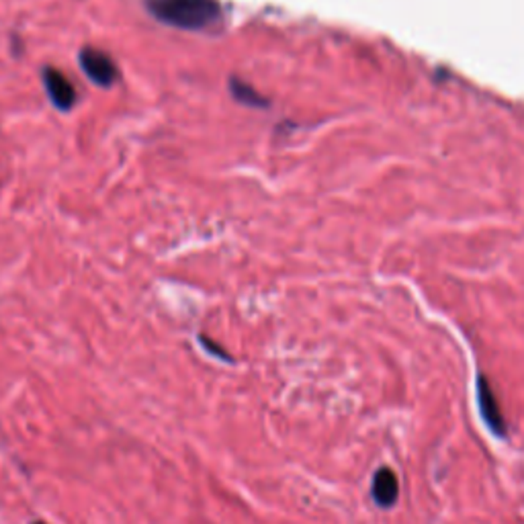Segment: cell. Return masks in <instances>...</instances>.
Returning a JSON list of instances; mask_svg holds the SVG:
<instances>
[{
  "instance_id": "1",
  "label": "cell",
  "mask_w": 524,
  "mask_h": 524,
  "mask_svg": "<svg viewBox=\"0 0 524 524\" xmlns=\"http://www.w3.org/2000/svg\"><path fill=\"white\" fill-rule=\"evenodd\" d=\"M147 13L168 27L205 31L221 19L219 0H144Z\"/></svg>"
},
{
  "instance_id": "2",
  "label": "cell",
  "mask_w": 524,
  "mask_h": 524,
  "mask_svg": "<svg viewBox=\"0 0 524 524\" xmlns=\"http://www.w3.org/2000/svg\"><path fill=\"white\" fill-rule=\"evenodd\" d=\"M475 398H478V408L483 424L488 426V430L498 438H506L508 424L499 408V401L494 393V388L488 381L486 375L478 377V385H475Z\"/></svg>"
},
{
  "instance_id": "3",
  "label": "cell",
  "mask_w": 524,
  "mask_h": 524,
  "mask_svg": "<svg viewBox=\"0 0 524 524\" xmlns=\"http://www.w3.org/2000/svg\"><path fill=\"white\" fill-rule=\"evenodd\" d=\"M78 62L82 72L86 74V78L93 80L96 86L109 88L115 85V80L119 76L117 64L113 62V57L96 47L80 49Z\"/></svg>"
},
{
  "instance_id": "4",
  "label": "cell",
  "mask_w": 524,
  "mask_h": 524,
  "mask_svg": "<svg viewBox=\"0 0 524 524\" xmlns=\"http://www.w3.org/2000/svg\"><path fill=\"white\" fill-rule=\"evenodd\" d=\"M44 86L49 96V101L54 103L55 109L70 111L72 105L76 103V90H74L72 82L64 76V72L55 68L44 70Z\"/></svg>"
},
{
  "instance_id": "5",
  "label": "cell",
  "mask_w": 524,
  "mask_h": 524,
  "mask_svg": "<svg viewBox=\"0 0 524 524\" xmlns=\"http://www.w3.org/2000/svg\"><path fill=\"white\" fill-rule=\"evenodd\" d=\"M371 496L379 508H393L399 499V479L389 467H379L371 481Z\"/></svg>"
},
{
  "instance_id": "6",
  "label": "cell",
  "mask_w": 524,
  "mask_h": 524,
  "mask_svg": "<svg viewBox=\"0 0 524 524\" xmlns=\"http://www.w3.org/2000/svg\"><path fill=\"white\" fill-rule=\"evenodd\" d=\"M229 93L236 98V101H240L242 105H248V106H262L267 105V98L262 96L257 88H252L250 85H246L244 80L240 78H229Z\"/></svg>"
},
{
  "instance_id": "7",
  "label": "cell",
  "mask_w": 524,
  "mask_h": 524,
  "mask_svg": "<svg viewBox=\"0 0 524 524\" xmlns=\"http://www.w3.org/2000/svg\"><path fill=\"white\" fill-rule=\"evenodd\" d=\"M201 342H203V347H205V348H207V350H211V352H213V355H216V357H221V358H226V360H229V357L226 355V352H224V348H217V347H213V342H209L207 338H201Z\"/></svg>"
},
{
  "instance_id": "8",
  "label": "cell",
  "mask_w": 524,
  "mask_h": 524,
  "mask_svg": "<svg viewBox=\"0 0 524 524\" xmlns=\"http://www.w3.org/2000/svg\"><path fill=\"white\" fill-rule=\"evenodd\" d=\"M35 524H45V522H35Z\"/></svg>"
}]
</instances>
